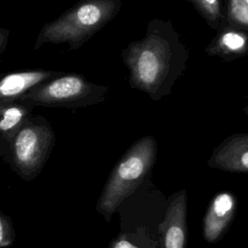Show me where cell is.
<instances>
[{
	"mask_svg": "<svg viewBox=\"0 0 248 248\" xmlns=\"http://www.w3.org/2000/svg\"><path fill=\"white\" fill-rule=\"evenodd\" d=\"M195 9L209 27L218 30L224 25L223 0H197Z\"/></svg>",
	"mask_w": 248,
	"mask_h": 248,
	"instance_id": "13",
	"label": "cell"
},
{
	"mask_svg": "<svg viewBox=\"0 0 248 248\" xmlns=\"http://www.w3.org/2000/svg\"><path fill=\"white\" fill-rule=\"evenodd\" d=\"M208 56L230 62L248 55V30L224 25L205 47Z\"/></svg>",
	"mask_w": 248,
	"mask_h": 248,
	"instance_id": "10",
	"label": "cell"
},
{
	"mask_svg": "<svg viewBox=\"0 0 248 248\" xmlns=\"http://www.w3.org/2000/svg\"><path fill=\"white\" fill-rule=\"evenodd\" d=\"M16 240V231L9 216L0 210V248H10Z\"/></svg>",
	"mask_w": 248,
	"mask_h": 248,
	"instance_id": "14",
	"label": "cell"
},
{
	"mask_svg": "<svg viewBox=\"0 0 248 248\" xmlns=\"http://www.w3.org/2000/svg\"><path fill=\"white\" fill-rule=\"evenodd\" d=\"M121 7V0H81L44 24L33 50L46 44H65L71 50H77L111 21Z\"/></svg>",
	"mask_w": 248,
	"mask_h": 248,
	"instance_id": "2",
	"label": "cell"
},
{
	"mask_svg": "<svg viewBox=\"0 0 248 248\" xmlns=\"http://www.w3.org/2000/svg\"><path fill=\"white\" fill-rule=\"evenodd\" d=\"M212 169L228 172H248V133L228 136L212 151L206 162Z\"/></svg>",
	"mask_w": 248,
	"mask_h": 248,
	"instance_id": "8",
	"label": "cell"
},
{
	"mask_svg": "<svg viewBox=\"0 0 248 248\" xmlns=\"http://www.w3.org/2000/svg\"><path fill=\"white\" fill-rule=\"evenodd\" d=\"M108 86L87 80L77 73H61L36 86L19 102L30 107L78 108L103 103Z\"/></svg>",
	"mask_w": 248,
	"mask_h": 248,
	"instance_id": "5",
	"label": "cell"
},
{
	"mask_svg": "<svg viewBox=\"0 0 248 248\" xmlns=\"http://www.w3.org/2000/svg\"><path fill=\"white\" fill-rule=\"evenodd\" d=\"M55 134L43 116L30 115L0 157L22 180L32 181L42 171L54 146Z\"/></svg>",
	"mask_w": 248,
	"mask_h": 248,
	"instance_id": "4",
	"label": "cell"
},
{
	"mask_svg": "<svg viewBox=\"0 0 248 248\" xmlns=\"http://www.w3.org/2000/svg\"><path fill=\"white\" fill-rule=\"evenodd\" d=\"M237 207L235 196L230 191H222L210 201L202 220V236L210 244L223 238L229 230Z\"/></svg>",
	"mask_w": 248,
	"mask_h": 248,
	"instance_id": "6",
	"label": "cell"
},
{
	"mask_svg": "<svg viewBox=\"0 0 248 248\" xmlns=\"http://www.w3.org/2000/svg\"><path fill=\"white\" fill-rule=\"evenodd\" d=\"M223 15L224 25L248 30V0H223Z\"/></svg>",
	"mask_w": 248,
	"mask_h": 248,
	"instance_id": "12",
	"label": "cell"
},
{
	"mask_svg": "<svg viewBox=\"0 0 248 248\" xmlns=\"http://www.w3.org/2000/svg\"><path fill=\"white\" fill-rule=\"evenodd\" d=\"M188 2H190L195 8H196V5H197V0H187Z\"/></svg>",
	"mask_w": 248,
	"mask_h": 248,
	"instance_id": "18",
	"label": "cell"
},
{
	"mask_svg": "<svg viewBox=\"0 0 248 248\" xmlns=\"http://www.w3.org/2000/svg\"><path fill=\"white\" fill-rule=\"evenodd\" d=\"M189 49L170 20H149L142 39L131 42L121 52L133 89L159 101L170 94L187 68Z\"/></svg>",
	"mask_w": 248,
	"mask_h": 248,
	"instance_id": "1",
	"label": "cell"
},
{
	"mask_svg": "<svg viewBox=\"0 0 248 248\" xmlns=\"http://www.w3.org/2000/svg\"><path fill=\"white\" fill-rule=\"evenodd\" d=\"M33 107L21 102L0 105V154L24 121L32 115Z\"/></svg>",
	"mask_w": 248,
	"mask_h": 248,
	"instance_id": "11",
	"label": "cell"
},
{
	"mask_svg": "<svg viewBox=\"0 0 248 248\" xmlns=\"http://www.w3.org/2000/svg\"><path fill=\"white\" fill-rule=\"evenodd\" d=\"M108 248H142V247L135 244L127 236L122 234V235H119L116 238H114L110 242Z\"/></svg>",
	"mask_w": 248,
	"mask_h": 248,
	"instance_id": "15",
	"label": "cell"
},
{
	"mask_svg": "<svg viewBox=\"0 0 248 248\" xmlns=\"http://www.w3.org/2000/svg\"><path fill=\"white\" fill-rule=\"evenodd\" d=\"M61 73L52 70L31 69L0 75V105L19 102L36 86Z\"/></svg>",
	"mask_w": 248,
	"mask_h": 248,
	"instance_id": "9",
	"label": "cell"
},
{
	"mask_svg": "<svg viewBox=\"0 0 248 248\" xmlns=\"http://www.w3.org/2000/svg\"><path fill=\"white\" fill-rule=\"evenodd\" d=\"M168 206L158 230L162 235V248H185L187 236V194L180 190L168 200Z\"/></svg>",
	"mask_w": 248,
	"mask_h": 248,
	"instance_id": "7",
	"label": "cell"
},
{
	"mask_svg": "<svg viewBox=\"0 0 248 248\" xmlns=\"http://www.w3.org/2000/svg\"><path fill=\"white\" fill-rule=\"evenodd\" d=\"M243 112H244V114H246L248 116V102L246 103V105H245V107L243 108Z\"/></svg>",
	"mask_w": 248,
	"mask_h": 248,
	"instance_id": "17",
	"label": "cell"
},
{
	"mask_svg": "<svg viewBox=\"0 0 248 248\" xmlns=\"http://www.w3.org/2000/svg\"><path fill=\"white\" fill-rule=\"evenodd\" d=\"M157 141L151 135L137 140L117 161L97 201L96 210L107 222L151 172L157 158Z\"/></svg>",
	"mask_w": 248,
	"mask_h": 248,
	"instance_id": "3",
	"label": "cell"
},
{
	"mask_svg": "<svg viewBox=\"0 0 248 248\" xmlns=\"http://www.w3.org/2000/svg\"><path fill=\"white\" fill-rule=\"evenodd\" d=\"M10 38V31L6 28L0 27V56L6 50Z\"/></svg>",
	"mask_w": 248,
	"mask_h": 248,
	"instance_id": "16",
	"label": "cell"
}]
</instances>
